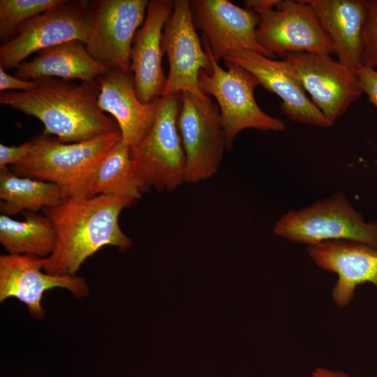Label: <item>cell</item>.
Returning a JSON list of instances; mask_svg holds the SVG:
<instances>
[{"label": "cell", "mask_w": 377, "mask_h": 377, "mask_svg": "<svg viewBox=\"0 0 377 377\" xmlns=\"http://www.w3.org/2000/svg\"><path fill=\"white\" fill-rule=\"evenodd\" d=\"M135 201L112 195L63 198L43 209L52 221L57 240L43 270L57 276H75L84 262L105 246L125 251L131 239L121 229V211Z\"/></svg>", "instance_id": "1"}, {"label": "cell", "mask_w": 377, "mask_h": 377, "mask_svg": "<svg viewBox=\"0 0 377 377\" xmlns=\"http://www.w3.org/2000/svg\"><path fill=\"white\" fill-rule=\"evenodd\" d=\"M29 91H2L0 104L33 116L44 125L45 134L63 143H75L120 131L118 124L98 106L97 81L76 84L55 77L37 80Z\"/></svg>", "instance_id": "2"}, {"label": "cell", "mask_w": 377, "mask_h": 377, "mask_svg": "<svg viewBox=\"0 0 377 377\" xmlns=\"http://www.w3.org/2000/svg\"><path fill=\"white\" fill-rule=\"evenodd\" d=\"M121 138L120 131L75 143L43 133L31 138L29 155L8 167L15 175L57 184L63 198L92 197L90 188L102 159Z\"/></svg>", "instance_id": "3"}, {"label": "cell", "mask_w": 377, "mask_h": 377, "mask_svg": "<svg viewBox=\"0 0 377 377\" xmlns=\"http://www.w3.org/2000/svg\"><path fill=\"white\" fill-rule=\"evenodd\" d=\"M180 93L161 96L147 134L131 146L136 175L145 191H172L185 182L186 156L179 128Z\"/></svg>", "instance_id": "4"}, {"label": "cell", "mask_w": 377, "mask_h": 377, "mask_svg": "<svg viewBox=\"0 0 377 377\" xmlns=\"http://www.w3.org/2000/svg\"><path fill=\"white\" fill-rule=\"evenodd\" d=\"M202 44L207 53L210 71L201 70L199 87L205 95L214 96L218 103L226 135L227 149L232 148L236 136L243 130L282 131L285 124L263 112L258 106L254 90L260 84L256 77L244 68L224 61L227 71L220 67L212 57L206 42Z\"/></svg>", "instance_id": "5"}, {"label": "cell", "mask_w": 377, "mask_h": 377, "mask_svg": "<svg viewBox=\"0 0 377 377\" xmlns=\"http://www.w3.org/2000/svg\"><path fill=\"white\" fill-rule=\"evenodd\" d=\"M260 22L258 43L282 58L292 52L334 54L332 42L314 9L305 0H248Z\"/></svg>", "instance_id": "6"}, {"label": "cell", "mask_w": 377, "mask_h": 377, "mask_svg": "<svg viewBox=\"0 0 377 377\" xmlns=\"http://www.w3.org/2000/svg\"><path fill=\"white\" fill-rule=\"evenodd\" d=\"M273 232L306 246L348 239L377 247V221L367 222L342 193L317 200L307 207L288 212L275 223Z\"/></svg>", "instance_id": "7"}, {"label": "cell", "mask_w": 377, "mask_h": 377, "mask_svg": "<svg viewBox=\"0 0 377 377\" xmlns=\"http://www.w3.org/2000/svg\"><path fill=\"white\" fill-rule=\"evenodd\" d=\"M147 0L89 1V35L86 47L108 70L133 74L130 52L138 28L143 24Z\"/></svg>", "instance_id": "8"}, {"label": "cell", "mask_w": 377, "mask_h": 377, "mask_svg": "<svg viewBox=\"0 0 377 377\" xmlns=\"http://www.w3.org/2000/svg\"><path fill=\"white\" fill-rule=\"evenodd\" d=\"M178 128L185 152V182L197 183L213 177L227 149L218 105L207 96L180 93Z\"/></svg>", "instance_id": "9"}, {"label": "cell", "mask_w": 377, "mask_h": 377, "mask_svg": "<svg viewBox=\"0 0 377 377\" xmlns=\"http://www.w3.org/2000/svg\"><path fill=\"white\" fill-rule=\"evenodd\" d=\"M89 1L66 0L24 24L0 46V68H16L34 52L71 40L87 44L89 35Z\"/></svg>", "instance_id": "10"}, {"label": "cell", "mask_w": 377, "mask_h": 377, "mask_svg": "<svg viewBox=\"0 0 377 377\" xmlns=\"http://www.w3.org/2000/svg\"><path fill=\"white\" fill-rule=\"evenodd\" d=\"M162 50L166 54L169 71L162 96L189 92L205 98L199 87L201 70L210 71L209 57L196 32L191 1L175 0L172 13L162 34Z\"/></svg>", "instance_id": "11"}, {"label": "cell", "mask_w": 377, "mask_h": 377, "mask_svg": "<svg viewBox=\"0 0 377 377\" xmlns=\"http://www.w3.org/2000/svg\"><path fill=\"white\" fill-rule=\"evenodd\" d=\"M191 8L195 27L202 31V39L217 63L228 54L242 50L276 57L256 40L260 18L253 10L228 0H193Z\"/></svg>", "instance_id": "12"}, {"label": "cell", "mask_w": 377, "mask_h": 377, "mask_svg": "<svg viewBox=\"0 0 377 377\" xmlns=\"http://www.w3.org/2000/svg\"><path fill=\"white\" fill-rule=\"evenodd\" d=\"M286 59L313 103L333 124L362 94L357 72L330 54L292 52Z\"/></svg>", "instance_id": "13"}, {"label": "cell", "mask_w": 377, "mask_h": 377, "mask_svg": "<svg viewBox=\"0 0 377 377\" xmlns=\"http://www.w3.org/2000/svg\"><path fill=\"white\" fill-rule=\"evenodd\" d=\"M47 258L27 254H4L0 256V302L15 297L26 304L29 314L43 320L46 313L41 302L45 292L64 288L76 298L89 293L86 281L77 275L57 276L46 273Z\"/></svg>", "instance_id": "14"}, {"label": "cell", "mask_w": 377, "mask_h": 377, "mask_svg": "<svg viewBox=\"0 0 377 377\" xmlns=\"http://www.w3.org/2000/svg\"><path fill=\"white\" fill-rule=\"evenodd\" d=\"M223 60L244 68L263 87L276 94L281 99V110L291 121L320 127L334 124L306 96L286 59L275 60L256 52L242 50L228 54Z\"/></svg>", "instance_id": "15"}, {"label": "cell", "mask_w": 377, "mask_h": 377, "mask_svg": "<svg viewBox=\"0 0 377 377\" xmlns=\"http://www.w3.org/2000/svg\"><path fill=\"white\" fill-rule=\"evenodd\" d=\"M306 249L317 266L337 274L332 297L339 307L349 305L360 285L369 282L377 287V247L353 240L336 239L308 245Z\"/></svg>", "instance_id": "16"}, {"label": "cell", "mask_w": 377, "mask_h": 377, "mask_svg": "<svg viewBox=\"0 0 377 377\" xmlns=\"http://www.w3.org/2000/svg\"><path fill=\"white\" fill-rule=\"evenodd\" d=\"M173 7L174 1H149L145 21L132 42L131 69L138 97L142 103L161 98L165 87L162 34Z\"/></svg>", "instance_id": "17"}, {"label": "cell", "mask_w": 377, "mask_h": 377, "mask_svg": "<svg viewBox=\"0 0 377 377\" xmlns=\"http://www.w3.org/2000/svg\"><path fill=\"white\" fill-rule=\"evenodd\" d=\"M96 81L100 86L99 108L114 117L125 143L133 146L139 142L154 124L160 98L142 103L133 74L120 70H108Z\"/></svg>", "instance_id": "18"}, {"label": "cell", "mask_w": 377, "mask_h": 377, "mask_svg": "<svg viewBox=\"0 0 377 377\" xmlns=\"http://www.w3.org/2000/svg\"><path fill=\"white\" fill-rule=\"evenodd\" d=\"M329 35L338 61L357 71L362 66V36L367 15L364 0H305Z\"/></svg>", "instance_id": "19"}, {"label": "cell", "mask_w": 377, "mask_h": 377, "mask_svg": "<svg viewBox=\"0 0 377 377\" xmlns=\"http://www.w3.org/2000/svg\"><path fill=\"white\" fill-rule=\"evenodd\" d=\"M15 76L24 80L55 77L66 80L93 82L108 69L97 62L85 44L71 40L40 51L36 57L24 61Z\"/></svg>", "instance_id": "20"}, {"label": "cell", "mask_w": 377, "mask_h": 377, "mask_svg": "<svg viewBox=\"0 0 377 377\" xmlns=\"http://www.w3.org/2000/svg\"><path fill=\"white\" fill-rule=\"evenodd\" d=\"M24 221L3 214L0 216V242L10 254L47 258L53 251L57 235L50 219L34 212H22Z\"/></svg>", "instance_id": "21"}, {"label": "cell", "mask_w": 377, "mask_h": 377, "mask_svg": "<svg viewBox=\"0 0 377 377\" xmlns=\"http://www.w3.org/2000/svg\"><path fill=\"white\" fill-rule=\"evenodd\" d=\"M63 198L54 183L18 176L8 167L0 169V209L5 215L36 212L57 205Z\"/></svg>", "instance_id": "22"}, {"label": "cell", "mask_w": 377, "mask_h": 377, "mask_svg": "<svg viewBox=\"0 0 377 377\" xmlns=\"http://www.w3.org/2000/svg\"><path fill=\"white\" fill-rule=\"evenodd\" d=\"M144 192L131 158V146L121 138L99 164L90 188V195H112L137 201Z\"/></svg>", "instance_id": "23"}, {"label": "cell", "mask_w": 377, "mask_h": 377, "mask_svg": "<svg viewBox=\"0 0 377 377\" xmlns=\"http://www.w3.org/2000/svg\"><path fill=\"white\" fill-rule=\"evenodd\" d=\"M66 0H0V39L6 43L37 15L64 3Z\"/></svg>", "instance_id": "24"}, {"label": "cell", "mask_w": 377, "mask_h": 377, "mask_svg": "<svg viewBox=\"0 0 377 377\" xmlns=\"http://www.w3.org/2000/svg\"><path fill=\"white\" fill-rule=\"evenodd\" d=\"M367 15L362 36V66L377 68V1H367Z\"/></svg>", "instance_id": "25"}, {"label": "cell", "mask_w": 377, "mask_h": 377, "mask_svg": "<svg viewBox=\"0 0 377 377\" xmlns=\"http://www.w3.org/2000/svg\"><path fill=\"white\" fill-rule=\"evenodd\" d=\"M34 142L31 138L19 146H6L0 144V169L14 165L31 152Z\"/></svg>", "instance_id": "26"}, {"label": "cell", "mask_w": 377, "mask_h": 377, "mask_svg": "<svg viewBox=\"0 0 377 377\" xmlns=\"http://www.w3.org/2000/svg\"><path fill=\"white\" fill-rule=\"evenodd\" d=\"M360 84L368 101L377 108V71L361 66L357 70Z\"/></svg>", "instance_id": "27"}, {"label": "cell", "mask_w": 377, "mask_h": 377, "mask_svg": "<svg viewBox=\"0 0 377 377\" xmlns=\"http://www.w3.org/2000/svg\"><path fill=\"white\" fill-rule=\"evenodd\" d=\"M37 84L36 80H24L17 77L12 76L5 70L0 68V91H8L11 89L29 91L34 89Z\"/></svg>", "instance_id": "28"}, {"label": "cell", "mask_w": 377, "mask_h": 377, "mask_svg": "<svg viewBox=\"0 0 377 377\" xmlns=\"http://www.w3.org/2000/svg\"><path fill=\"white\" fill-rule=\"evenodd\" d=\"M311 377H350L347 373L339 371L326 369L323 367L315 368L311 374Z\"/></svg>", "instance_id": "29"}, {"label": "cell", "mask_w": 377, "mask_h": 377, "mask_svg": "<svg viewBox=\"0 0 377 377\" xmlns=\"http://www.w3.org/2000/svg\"><path fill=\"white\" fill-rule=\"evenodd\" d=\"M374 377H377V374Z\"/></svg>", "instance_id": "30"}]
</instances>
